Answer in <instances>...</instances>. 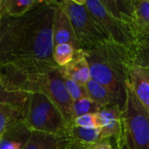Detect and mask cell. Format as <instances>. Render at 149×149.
Segmentation results:
<instances>
[{
  "mask_svg": "<svg viewBox=\"0 0 149 149\" xmlns=\"http://www.w3.org/2000/svg\"><path fill=\"white\" fill-rule=\"evenodd\" d=\"M55 8L56 1H39L22 17L1 20L0 69L32 75L58 67L53 58Z\"/></svg>",
  "mask_w": 149,
  "mask_h": 149,
  "instance_id": "6da1fadb",
  "label": "cell"
},
{
  "mask_svg": "<svg viewBox=\"0 0 149 149\" xmlns=\"http://www.w3.org/2000/svg\"><path fill=\"white\" fill-rule=\"evenodd\" d=\"M131 56L133 65L149 67V35L136 36Z\"/></svg>",
  "mask_w": 149,
  "mask_h": 149,
  "instance_id": "ac0fdd59",
  "label": "cell"
},
{
  "mask_svg": "<svg viewBox=\"0 0 149 149\" xmlns=\"http://www.w3.org/2000/svg\"><path fill=\"white\" fill-rule=\"evenodd\" d=\"M58 3L67 14L83 51L108 40L84 0H63Z\"/></svg>",
  "mask_w": 149,
  "mask_h": 149,
  "instance_id": "5b68a950",
  "label": "cell"
},
{
  "mask_svg": "<svg viewBox=\"0 0 149 149\" xmlns=\"http://www.w3.org/2000/svg\"><path fill=\"white\" fill-rule=\"evenodd\" d=\"M90 67L91 79L103 85L114 105L121 109L127 100L129 72L133 66L131 51L110 40L84 51Z\"/></svg>",
  "mask_w": 149,
  "mask_h": 149,
  "instance_id": "7a4b0ae2",
  "label": "cell"
},
{
  "mask_svg": "<svg viewBox=\"0 0 149 149\" xmlns=\"http://www.w3.org/2000/svg\"><path fill=\"white\" fill-rule=\"evenodd\" d=\"M2 3H3V1H0V11H1V5H2Z\"/></svg>",
  "mask_w": 149,
  "mask_h": 149,
  "instance_id": "484cf974",
  "label": "cell"
},
{
  "mask_svg": "<svg viewBox=\"0 0 149 149\" xmlns=\"http://www.w3.org/2000/svg\"><path fill=\"white\" fill-rule=\"evenodd\" d=\"M97 116L101 141L114 139L117 142L123 137L121 108L119 106L112 105L104 107Z\"/></svg>",
  "mask_w": 149,
  "mask_h": 149,
  "instance_id": "52a82bcc",
  "label": "cell"
},
{
  "mask_svg": "<svg viewBox=\"0 0 149 149\" xmlns=\"http://www.w3.org/2000/svg\"><path fill=\"white\" fill-rule=\"evenodd\" d=\"M77 50L69 44H59L54 45L53 58L58 67L68 65L74 58Z\"/></svg>",
  "mask_w": 149,
  "mask_h": 149,
  "instance_id": "ffe728a7",
  "label": "cell"
},
{
  "mask_svg": "<svg viewBox=\"0 0 149 149\" xmlns=\"http://www.w3.org/2000/svg\"><path fill=\"white\" fill-rule=\"evenodd\" d=\"M108 40L132 51L136 36L132 26L112 14L101 0H84Z\"/></svg>",
  "mask_w": 149,
  "mask_h": 149,
  "instance_id": "8992f818",
  "label": "cell"
},
{
  "mask_svg": "<svg viewBox=\"0 0 149 149\" xmlns=\"http://www.w3.org/2000/svg\"><path fill=\"white\" fill-rule=\"evenodd\" d=\"M29 98L30 93L9 91L0 79V107L2 105H10L26 111Z\"/></svg>",
  "mask_w": 149,
  "mask_h": 149,
  "instance_id": "d6986e66",
  "label": "cell"
},
{
  "mask_svg": "<svg viewBox=\"0 0 149 149\" xmlns=\"http://www.w3.org/2000/svg\"><path fill=\"white\" fill-rule=\"evenodd\" d=\"M123 136L129 149H149V110L138 100L129 82L121 109Z\"/></svg>",
  "mask_w": 149,
  "mask_h": 149,
  "instance_id": "277c9868",
  "label": "cell"
},
{
  "mask_svg": "<svg viewBox=\"0 0 149 149\" xmlns=\"http://www.w3.org/2000/svg\"><path fill=\"white\" fill-rule=\"evenodd\" d=\"M116 146H117V149H129L126 141H125V139H124V136L119 141L116 142Z\"/></svg>",
  "mask_w": 149,
  "mask_h": 149,
  "instance_id": "d4e9b609",
  "label": "cell"
},
{
  "mask_svg": "<svg viewBox=\"0 0 149 149\" xmlns=\"http://www.w3.org/2000/svg\"><path fill=\"white\" fill-rule=\"evenodd\" d=\"M72 125L80 127H85V128H99L97 113L85 114L77 117L74 119Z\"/></svg>",
  "mask_w": 149,
  "mask_h": 149,
  "instance_id": "603a6c76",
  "label": "cell"
},
{
  "mask_svg": "<svg viewBox=\"0 0 149 149\" xmlns=\"http://www.w3.org/2000/svg\"><path fill=\"white\" fill-rule=\"evenodd\" d=\"M88 98L99 105L101 108L114 105L113 98L108 90L99 82L90 79L86 84Z\"/></svg>",
  "mask_w": 149,
  "mask_h": 149,
  "instance_id": "2e32d148",
  "label": "cell"
},
{
  "mask_svg": "<svg viewBox=\"0 0 149 149\" xmlns=\"http://www.w3.org/2000/svg\"><path fill=\"white\" fill-rule=\"evenodd\" d=\"M24 122L31 132L57 135H65L70 127L58 108L42 93H30Z\"/></svg>",
  "mask_w": 149,
  "mask_h": 149,
  "instance_id": "3957f363",
  "label": "cell"
},
{
  "mask_svg": "<svg viewBox=\"0 0 149 149\" xmlns=\"http://www.w3.org/2000/svg\"><path fill=\"white\" fill-rule=\"evenodd\" d=\"M26 111L10 105H2L0 107V138L6 130L13 124L23 121Z\"/></svg>",
  "mask_w": 149,
  "mask_h": 149,
  "instance_id": "e0dca14e",
  "label": "cell"
},
{
  "mask_svg": "<svg viewBox=\"0 0 149 149\" xmlns=\"http://www.w3.org/2000/svg\"><path fill=\"white\" fill-rule=\"evenodd\" d=\"M73 114L74 119L85 114L90 113H98L102 108L93 102L89 98L81 99L79 100L73 101Z\"/></svg>",
  "mask_w": 149,
  "mask_h": 149,
  "instance_id": "44dd1931",
  "label": "cell"
},
{
  "mask_svg": "<svg viewBox=\"0 0 149 149\" xmlns=\"http://www.w3.org/2000/svg\"><path fill=\"white\" fill-rule=\"evenodd\" d=\"M59 68L65 78L71 79L80 85L86 86L91 79L89 64L83 50H78L73 59L68 65Z\"/></svg>",
  "mask_w": 149,
  "mask_h": 149,
  "instance_id": "30bf717a",
  "label": "cell"
},
{
  "mask_svg": "<svg viewBox=\"0 0 149 149\" xmlns=\"http://www.w3.org/2000/svg\"><path fill=\"white\" fill-rule=\"evenodd\" d=\"M129 85L138 100L149 110V67L133 65L129 72Z\"/></svg>",
  "mask_w": 149,
  "mask_h": 149,
  "instance_id": "8fae6325",
  "label": "cell"
},
{
  "mask_svg": "<svg viewBox=\"0 0 149 149\" xmlns=\"http://www.w3.org/2000/svg\"><path fill=\"white\" fill-rule=\"evenodd\" d=\"M64 79H65L66 88H67L69 94L72 97L73 101L85 99V98H88L86 86L80 85V84L77 83L76 81H74L71 79H68V78L64 77Z\"/></svg>",
  "mask_w": 149,
  "mask_h": 149,
  "instance_id": "7402d4cb",
  "label": "cell"
},
{
  "mask_svg": "<svg viewBox=\"0 0 149 149\" xmlns=\"http://www.w3.org/2000/svg\"><path fill=\"white\" fill-rule=\"evenodd\" d=\"M53 43L54 45L59 44H69L77 51L82 50L72 23L65 11L58 4V1H56L53 18Z\"/></svg>",
  "mask_w": 149,
  "mask_h": 149,
  "instance_id": "ba28073f",
  "label": "cell"
},
{
  "mask_svg": "<svg viewBox=\"0 0 149 149\" xmlns=\"http://www.w3.org/2000/svg\"><path fill=\"white\" fill-rule=\"evenodd\" d=\"M38 3L39 1L36 0H4L1 5V18L22 17Z\"/></svg>",
  "mask_w": 149,
  "mask_h": 149,
  "instance_id": "9a60e30c",
  "label": "cell"
},
{
  "mask_svg": "<svg viewBox=\"0 0 149 149\" xmlns=\"http://www.w3.org/2000/svg\"><path fill=\"white\" fill-rule=\"evenodd\" d=\"M22 149H85V148L74 143L66 134L57 135L33 131Z\"/></svg>",
  "mask_w": 149,
  "mask_h": 149,
  "instance_id": "9c48e42d",
  "label": "cell"
},
{
  "mask_svg": "<svg viewBox=\"0 0 149 149\" xmlns=\"http://www.w3.org/2000/svg\"><path fill=\"white\" fill-rule=\"evenodd\" d=\"M66 135L82 148L101 141L100 128H85L72 125L68 127Z\"/></svg>",
  "mask_w": 149,
  "mask_h": 149,
  "instance_id": "5bb4252c",
  "label": "cell"
},
{
  "mask_svg": "<svg viewBox=\"0 0 149 149\" xmlns=\"http://www.w3.org/2000/svg\"><path fill=\"white\" fill-rule=\"evenodd\" d=\"M85 149H113L110 140H103L86 146Z\"/></svg>",
  "mask_w": 149,
  "mask_h": 149,
  "instance_id": "cb8c5ba5",
  "label": "cell"
},
{
  "mask_svg": "<svg viewBox=\"0 0 149 149\" xmlns=\"http://www.w3.org/2000/svg\"><path fill=\"white\" fill-rule=\"evenodd\" d=\"M131 26L135 36L149 35V0H132Z\"/></svg>",
  "mask_w": 149,
  "mask_h": 149,
  "instance_id": "4fadbf2b",
  "label": "cell"
},
{
  "mask_svg": "<svg viewBox=\"0 0 149 149\" xmlns=\"http://www.w3.org/2000/svg\"><path fill=\"white\" fill-rule=\"evenodd\" d=\"M0 24H1V16H0Z\"/></svg>",
  "mask_w": 149,
  "mask_h": 149,
  "instance_id": "4316f807",
  "label": "cell"
},
{
  "mask_svg": "<svg viewBox=\"0 0 149 149\" xmlns=\"http://www.w3.org/2000/svg\"><path fill=\"white\" fill-rule=\"evenodd\" d=\"M31 131L24 120L10 126L0 138V149H22L27 143Z\"/></svg>",
  "mask_w": 149,
  "mask_h": 149,
  "instance_id": "7c38bea8",
  "label": "cell"
}]
</instances>
